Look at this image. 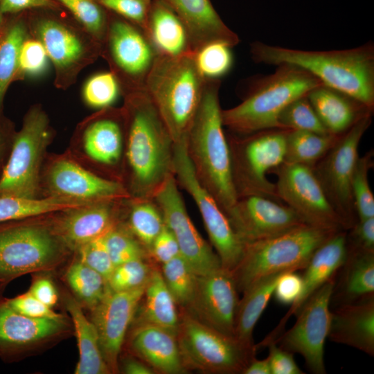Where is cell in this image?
I'll list each match as a JSON object with an SVG mask.
<instances>
[{
    "label": "cell",
    "instance_id": "1",
    "mask_svg": "<svg viewBox=\"0 0 374 374\" xmlns=\"http://www.w3.org/2000/svg\"><path fill=\"white\" fill-rule=\"evenodd\" d=\"M250 53L257 63L301 68L323 85L374 110V46L371 42L346 50L305 51L253 42Z\"/></svg>",
    "mask_w": 374,
    "mask_h": 374
},
{
    "label": "cell",
    "instance_id": "2",
    "mask_svg": "<svg viewBox=\"0 0 374 374\" xmlns=\"http://www.w3.org/2000/svg\"><path fill=\"white\" fill-rule=\"evenodd\" d=\"M220 85L219 79L206 80L186 148L199 181L226 215L238 197L233 180L229 145L223 130Z\"/></svg>",
    "mask_w": 374,
    "mask_h": 374
},
{
    "label": "cell",
    "instance_id": "3",
    "mask_svg": "<svg viewBox=\"0 0 374 374\" xmlns=\"http://www.w3.org/2000/svg\"><path fill=\"white\" fill-rule=\"evenodd\" d=\"M123 95L127 160L140 193L152 196L165 179L173 174L174 143L145 90Z\"/></svg>",
    "mask_w": 374,
    "mask_h": 374
},
{
    "label": "cell",
    "instance_id": "4",
    "mask_svg": "<svg viewBox=\"0 0 374 374\" xmlns=\"http://www.w3.org/2000/svg\"><path fill=\"white\" fill-rule=\"evenodd\" d=\"M206 82L195 64L194 53L177 57L157 56L145 90L174 144L186 141Z\"/></svg>",
    "mask_w": 374,
    "mask_h": 374
},
{
    "label": "cell",
    "instance_id": "5",
    "mask_svg": "<svg viewBox=\"0 0 374 374\" xmlns=\"http://www.w3.org/2000/svg\"><path fill=\"white\" fill-rule=\"evenodd\" d=\"M276 66L274 73L253 80L239 105L222 109L224 126L240 135L279 128L278 117L282 110L323 84L301 68L290 64Z\"/></svg>",
    "mask_w": 374,
    "mask_h": 374
},
{
    "label": "cell",
    "instance_id": "6",
    "mask_svg": "<svg viewBox=\"0 0 374 374\" xmlns=\"http://www.w3.org/2000/svg\"><path fill=\"white\" fill-rule=\"evenodd\" d=\"M64 10L26 12L29 34L44 46L55 71L54 86L66 90L80 72L101 55L102 46L72 16Z\"/></svg>",
    "mask_w": 374,
    "mask_h": 374
},
{
    "label": "cell",
    "instance_id": "7",
    "mask_svg": "<svg viewBox=\"0 0 374 374\" xmlns=\"http://www.w3.org/2000/svg\"><path fill=\"white\" fill-rule=\"evenodd\" d=\"M337 231L303 224L278 235L244 244L231 271L238 290L271 275L303 270L315 251Z\"/></svg>",
    "mask_w": 374,
    "mask_h": 374
},
{
    "label": "cell",
    "instance_id": "8",
    "mask_svg": "<svg viewBox=\"0 0 374 374\" xmlns=\"http://www.w3.org/2000/svg\"><path fill=\"white\" fill-rule=\"evenodd\" d=\"M289 130L266 129L228 141L233 180L238 198L254 195L282 202L275 183L267 179V173L283 163Z\"/></svg>",
    "mask_w": 374,
    "mask_h": 374
},
{
    "label": "cell",
    "instance_id": "9",
    "mask_svg": "<svg viewBox=\"0 0 374 374\" xmlns=\"http://www.w3.org/2000/svg\"><path fill=\"white\" fill-rule=\"evenodd\" d=\"M176 337L185 366L206 373H242L256 352L190 314L179 318Z\"/></svg>",
    "mask_w": 374,
    "mask_h": 374
},
{
    "label": "cell",
    "instance_id": "10",
    "mask_svg": "<svg viewBox=\"0 0 374 374\" xmlns=\"http://www.w3.org/2000/svg\"><path fill=\"white\" fill-rule=\"evenodd\" d=\"M101 55L116 78L121 93L145 90L147 78L158 56L143 30L108 11Z\"/></svg>",
    "mask_w": 374,
    "mask_h": 374
},
{
    "label": "cell",
    "instance_id": "11",
    "mask_svg": "<svg viewBox=\"0 0 374 374\" xmlns=\"http://www.w3.org/2000/svg\"><path fill=\"white\" fill-rule=\"evenodd\" d=\"M373 114L341 134L329 151L312 168L330 204L349 229L358 221L351 181L361 139L371 125Z\"/></svg>",
    "mask_w": 374,
    "mask_h": 374
},
{
    "label": "cell",
    "instance_id": "12",
    "mask_svg": "<svg viewBox=\"0 0 374 374\" xmlns=\"http://www.w3.org/2000/svg\"><path fill=\"white\" fill-rule=\"evenodd\" d=\"M172 169L177 181L195 202L222 267L232 271L242 258L244 244L216 200L199 181L186 141L173 145Z\"/></svg>",
    "mask_w": 374,
    "mask_h": 374
},
{
    "label": "cell",
    "instance_id": "13",
    "mask_svg": "<svg viewBox=\"0 0 374 374\" xmlns=\"http://www.w3.org/2000/svg\"><path fill=\"white\" fill-rule=\"evenodd\" d=\"M50 136L47 114L32 107L16 134L9 160L0 178V195L35 198L42 154Z\"/></svg>",
    "mask_w": 374,
    "mask_h": 374
},
{
    "label": "cell",
    "instance_id": "14",
    "mask_svg": "<svg viewBox=\"0 0 374 374\" xmlns=\"http://www.w3.org/2000/svg\"><path fill=\"white\" fill-rule=\"evenodd\" d=\"M269 172L276 175L280 200L306 224L335 231L349 229L330 204L312 167L283 162Z\"/></svg>",
    "mask_w": 374,
    "mask_h": 374
},
{
    "label": "cell",
    "instance_id": "15",
    "mask_svg": "<svg viewBox=\"0 0 374 374\" xmlns=\"http://www.w3.org/2000/svg\"><path fill=\"white\" fill-rule=\"evenodd\" d=\"M335 278L311 295L295 315L294 326L274 341L283 349L301 355L309 371L314 374L326 373L324 345L330 327V301Z\"/></svg>",
    "mask_w": 374,
    "mask_h": 374
},
{
    "label": "cell",
    "instance_id": "16",
    "mask_svg": "<svg viewBox=\"0 0 374 374\" xmlns=\"http://www.w3.org/2000/svg\"><path fill=\"white\" fill-rule=\"evenodd\" d=\"M59 258L57 243L46 229L30 225L0 228V285L52 268Z\"/></svg>",
    "mask_w": 374,
    "mask_h": 374
},
{
    "label": "cell",
    "instance_id": "17",
    "mask_svg": "<svg viewBox=\"0 0 374 374\" xmlns=\"http://www.w3.org/2000/svg\"><path fill=\"white\" fill-rule=\"evenodd\" d=\"M154 197L165 225L172 232L181 256L197 276L222 267L220 260L202 238L192 222L173 174L168 176L154 191Z\"/></svg>",
    "mask_w": 374,
    "mask_h": 374
},
{
    "label": "cell",
    "instance_id": "18",
    "mask_svg": "<svg viewBox=\"0 0 374 374\" xmlns=\"http://www.w3.org/2000/svg\"><path fill=\"white\" fill-rule=\"evenodd\" d=\"M226 217L244 244L306 224L285 204L254 195L239 197Z\"/></svg>",
    "mask_w": 374,
    "mask_h": 374
},
{
    "label": "cell",
    "instance_id": "19",
    "mask_svg": "<svg viewBox=\"0 0 374 374\" xmlns=\"http://www.w3.org/2000/svg\"><path fill=\"white\" fill-rule=\"evenodd\" d=\"M238 291L231 271L221 267L197 276L194 294L187 307L200 321L234 337Z\"/></svg>",
    "mask_w": 374,
    "mask_h": 374
},
{
    "label": "cell",
    "instance_id": "20",
    "mask_svg": "<svg viewBox=\"0 0 374 374\" xmlns=\"http://www.w3.org/2000/svg\"><path fill=\"white\" fill-rule=\"evenodd\" d=\"M146 285V284H145ZM145 285L136 289L115 292L109 289L93 309V323L100 349L110 371L118 368V357L130 322L141 301Z\"/></svg>",
    "mask_w": 374,
    "mask_h": 374
},
{
    "label": "cell",
    "instance_id": "21",
    "mask_svg": "<svg viewBox=\"0 0 374 374\" xmlns=\"http://www.w3.org/2000/svg\"><path fill=\"white\" fill-rule=\"evenodd\" d=\"M346 232L347 230L335 233L315 251L303 269L302 289L298 298L261 345L275 341L283 332L288 319L298 313L312 294L336 276L346 258Z\"/></svg>",
    "mask_w": 374,
    "mask_h": 374
},
{
    "label": "cell",
    "instance_id": "22",
    "mask_svg": "<svg viewBox=\"0 0 374 374\" xmlns=\"http://www.w3.org/2000/svg\"><path fill=\"white\" fill-rule=\"evenodd\" d=\"M48 186L52 196L91 202H107L125 194L119 184L69 160H60L52 166Z\"/></svg>",
    "mask_w": 374,
    "mask_h": 374
},
{
    "label": "cell",
    "instance_id": "23",
    "mask_svg": "<svg viewBox=\"0 0 374 374\" xmlns=\"http://www.w3.org/2000/svg\"><path fill=\"white\" fill-rule=\"evenodd\" d=\"M178 16L189 35L194 53L202 46L221 42L238 44V35L222 21L211 0H161Z\"/></svg>",
    "mask_w": 374,
    "mask_h": 374
},
{
    "label": "cell",
    "instance_id": "24",
    "mask_svg": "<svg viewBox=\"0 0 374 374\" xmlns=\"http://www.w3.org/2000/svg\"><path fill=\"white\" fill-rule=\"evenodd\" d=\"M328 338L374 355V296L331 310Z\"/></svg>",
    "mask_w": 374,
    "mask_h": 374
},
{
    "label": "cell",
    "instance_id": "25",
    "mask_svg": "<svg viewBox=\"0 0 374 374\" xmlns=\"http://www.w3.org/2000/svg\"><path fill=\"white\" fill-rule=\"evenodd\" d=\"M133 351L154 370L163 373H184L186 366L176 335L163 328L141 323L131 338Z\"/></svg>",
    "mask_w": 374,
    "mask_h": 374
},
{
    "label": "cell",
    "instance_id": "26",
    "mask_svg": "<svg viewBox=\"0 0 374 374\" xmlns=\"http://www.w3.org/2000/svg\"><path fill=\"white\" fill-rule=\"evenodd\" d=\"M63 319L32 318L12 309L7 300L0 302V353L8 354L59 333Z\"/></svg>",
    "mask_w": 374,
    "mask_h": 374
},
{
    "label": "cell",
    "instance_id": "27",
    "mask_svg": "<svg viewBox=\"0 0 374 374\" xmlns=\"http://www.w3.org/2000/svg\"><path fill=\"white\" fill-rule=\"evenodd\" d=\"M316 114L330 133L341 134L373 111L347 94L320 85L307 95Z\"/></svg>",
    "mask_w": 374,
    "mask_h": 374
},
{
    "label": "cell",
    "instance_id": "28",
    "mask_svg": "<svg viewBox=\"0 0 374 374\" xmlns=\"http://www.w3.org/2000/svg\"><path fill=\"white\" fill-rule=\"evenodd\" d=\"M144 33L158 55L177 57L193 53L184 25L161 0H152Z\"/></svg>",
    "mask_w": 374,
    "mask_h": 374
},
{
    "label": "cell",
    "instance_id": "29",
    "mask_svg": "<svg viewBox=\"0 0 374 374\" xmlns=\"http://www.w3.org/2000/svg\"><path fill=\"white\" fill-rule=\"evenodd\" d=\"M347 251V250H346ZM330 304L336 306L355 303L374 296V252L348 251L339 269Z\"/></svg>",
    "mask_w": 374,
    "mask_h": 374
},
{
    "label": "cell",
    "instance_id": "30",
    "mask_svg": "<svg viewBox=\"0 0 374 374\" xmlns=\"http://www.w3.org/2000/svg\"><path fill=\"white\" fill-rule=\"evenodd\" d=\"M112 219L106 202L73 209L61 222L59 235L69 246L79 249L103 235L112 227Z\"/></svg>",
    "mask_w": 374,
    "mask_h": 374
},
{
    "label": "cell",
    "instance_id": "31",
    "mask_svg": "<svg viewBox=\"0 0 374 374\" xmlns=\"http://www.w3.org/2000/svg\"><path fill=\"white\" fill-rule=\"evenodd\" d=\"M282 274L256 281L242 292L243 297L239 300L234 337L244 347L253 352L257 349L253 339V329L273 296L278 279Z\"/></svg>",
    "mask_w": 374,
    "mask_h": 374
},
{
    "label": "cell",
    "instance_id": "32",
    "mask_svg": "<svg viewBox=\"0 0 374 374\" xmlns=\"http://www.w3.org/2000/svg\"><path fill=\"white\" fill-rule=\"evenodd\" d=\"M66 308L74 324L79 350V360L75 373H109L110 370L104 359L93 323L86 318L80 303L72 297L66 299Z\"/></svg>",
    "mask_w": 374,
    "mask_h": 374
},
{
    "label": "cell",
    "instance_id": "33",
    "mask_svg": "<svg viewBox=\"0 0 374 374\" xmlns=\"http://www.w3.org/2000/svg\"><path fill=\"white\" fill-rule=\"evenodd\" d=\"M122 127L116 118L100 116L86 126L83 145L87 155L105 164L116 163L121 154Z\"/></svg>",
    "mask_w": 374,
    "mask_h": 374
},
{
    "label": "cell",
    "instance_id": "34",
    "mask_svg": "<svg viewBox=\"0 0 374 374\" xmlns=\"http://www.w3.org/2000/svg\"><path fill=\"white\" fill-rule=\"evenodd\" d=\"M142 299L143 306L141 323L155 325L176 335L179 322L177 303L158 270H152Z\"/></svg>",
    "mask_w": 374,
    "mask_h": 374
},
{
    "label": "cell",
    "instance_id": "35",
    "mask_svg": "<svg viewBox=\"0 0 374 374\" xmlns=\"http://www.w3.org/2000/svg\"><path fill=\"white\" fill-rule=\"evenodd\" d=\"M26 12L15 14L6 20V29L0 43V110L10 84L19 80V53L30 34Z\"/></svg>",
    "mask_w": 374,
    "mask_h": 374
},
{
    "label": "cell",
    "instance_id": "36",
    "mask_svg": "<svg viewBox=\"0 0 374 374\" xmlns=\"http://www.w3.org/2000/svg\"><path fill=\"white\" fill-rule=\"evenodd\" d=\"M98 202L51 196L44 199L0 195V223L60 211H71Z\"/></svg>",
    "mask_w": 374,
    "mask_h": 374
},
{
    "label": "cell",
    "instance_id": "37",
    "mask_svg": "<svg viewBox=\"0 0 374 374\" xmlns=\"http://www.w3.org/2000/svg\"><path fill=\"white\" fill-rule=\"evenodd\" d=\"M341 134L290 130L283 162L312 167L335 145Z\"/></svg>",
    "mask_w": 374,
    "mask_h": 374
},
{
    "label": "cell",
    "instance_id": "38",
    "mask_svg": "<svg viewBox=\"0 0 374 374\" xmlns=\"http://www.w3.org/2000/svg\"><path fill=\"white\" fill-rule=\"evenodd\" d=\"M66 279L75 295L92 310L109 290L107 280L80 260L69 267Z\"/></svg>",
    "mask_w": 374,
    "mask_h": 374
},
{
    "label": "cell",
    "instance_id": "39",
    "mask_svg": "<svg viewBox=\"0 0 374 374\" xmlns=\"http://www.w3.org/2000/svg\"><path fill=\"white\" fill-rule=\"evenodd\" d=\"M163 279L175 301L187 307L191 301L197 275L180 255L162 264Z\"/></svg>",
    "mask_w": 374,
    "mask_h": 374
},
{
    "label": "cell",
    "instance_id": "40",
    "mask_svg": "<svg viewBox=\"0 0 374 374\" xmlns=\"http://www.w3.org/2000/svg\"><path fill=\"white\" fill-rule=\"evenodd\" d=\"M100 44L105 37L108 11L95 0H55Z\"/></svg>",
    "mask_w": 374,
    "mask_h": 374
},
{
    "label": "cell",
    "instance_id": "41",
    "mask_svg": "<svg viewBox=\"0 0 374 374\" xmlns=\"http://www.w3.org/2000/svg\"><path fill=\"white\" fill-rule=\"evenodd\" d=\"M371 149L358 157L351 181V190L358 220L374 217V197L368 182V172L374 166Z\"/></svg>",
    "mask_w": 374,
    "mask_h": 374
},
{
    "label": "cell",
    "instance_id": "42",
    "mask_svg": "<svg viewBox=\"0 0 374 374\" xmlns=\"http://www.w3.org/2000/svg\"><path fill=\"white\" fill-rule=\"evenodd\" d=\"M231 48L226 43L213 42L194 52L195 64L206 80H220L231 71L233 64Z\"/></svg>",
    "mask_w": 374,
    "mask_h": 374
},
{
    "label": "cell",
    "instance_id": "43",
    "mask_svg": "<svg viewBox=\"0 0 374 374\" xmlns=\"http://www.w3.org/2000/svg\"><path fill=\"white\" fill-rule=\"evenodd\" d=\"M278 124L281 129L322 134L330 133L316 114L307 95L294 100L284 108L278 115Z\"/></svg>",
    "mask_w": 374,
    "mask_h": 374
},
{
    "label": "cell",
    "instance_id": "44",
    "mask_svg": "<svg viewBox=\"0 0 374 374\" xmlns=\"http://www.w3.org/2000/svg\"><path fill=\"white\" fill-rule=\"evenodd\" d=\"M130 224L136 238L149 249L165 225L159 208L149 202L134 206L130 214Z\"/></svg>",
    "mask_w": 374,
    "mask_h": 374
},
{
    "label": "cell",
    "instance_id": "45",
    "mask_svg": "<svg viewBox=\"0 0 374 374\" xmlns=\"http://www.w3.org/2000/svg\"><path fill=\"white\" fill-rule=\"evenodd\" d=\"M121 93L120 84L109 71L91 76L84 83L82 96L90 107L98 109L109 107Z\"/></svg>",
    "mask_w": 374,
    "mask_h": 374
},
{
    "label": "cell",
    "instance_id": "46",
    "mask_svg": "<svg viewBox=\"0 0 374 374\" xmlns=\"http://www.w3.org/2000/svg\"><path fill=\"white\" fill-rule=\"evenodd\" d=\"M152 270L143 259L132 260L116 266L107 280L109 289L127 291L145 285Z\"/></svg>",
    "mask_w": 374,
    "mask_h": 374
},
{
    "label": "cell",
    "instance_id": "47",
    "mask_svg": "<svg viewBox=\"0 0 374 374\" xmlns=\"http://www.w3.org/2000/svg\"><path fill=\"white\" fill-rule=\"evenodd\" d=\"M50 60L42 44L29 35L21 44L19 53L18 78H35L45 73Z\"/></svg>",
    "mask_w": 374,
    "mask_h": 374
},
{
    "label": "cell",
    "instance_id": "48",
    "mask_svg": "<svg viewBox=\"0 0 374 374\" xmlns=\"http://www.w3.org/2000/svg\"><path fill=\"white\" fill-rule=\"evenodd\" d=\"M103 238L115 267L132 260L143 259L144 251L141 244L126 232L112 227Z\"/></svg>",
    "mask_w": 374,
    "mask_h": 374
},
{
    "label": "cell",
    "instance_id": "49",
    "mask_svg": "<svg viewBox=\"0 0 374 374\" xmlns=\"http://www.w3.org/2000/svg\"><path fill=\"white\" fill-rule=\"evenodd\" d=\"M111 12L145 30L152 0H95Z\"/></svg>",
    "mask_w": 374,
    "mask_h": 374
},
{
    "label": "cell",
    "instance_id": "50",
    "mask_svg": "<svg viewBox=\"0 0 374 374\" xmlns=\"http://www.w3.org/2000/svg\"><path fill=\"white\" fill-rule=\"evenodd\" d=\"M103 235L78 249L79 260L101 274L107 280L115 265L105 245Z\"/></svg>",
    "mask_w": 374,
    "mask_h": 374
},
{
    "label": "cell",
    "instance_id": "51",
    "mask_svg": "<svg viewBox=\"0 0 374 374\" xmlns=\"http://www.w3.org/2000/svg\"><path fill=\"white\" fill-rule=\"evenodd\" d=\"M346 250L374 252V217L358 220L347 230Z\"/></svg>",
    "mask_w": 374,
    "mask_h": 374
},
{
    "label": "cell",
    "instance_id": "52",
    "mask_svg": "<svg viewBox=\"0 0 374 374\" xmlns=\"http://www.w3.org/2000/svg\"><path fill=\"white\" fill-rule=\"evenodd\" d=\"M8 305L19 313L32 318L63 319V317L52 310L36 299L29 292L13 299H7Z\"/></svg>",
    "mask_w": 374,
    "mask_h": 374
},
{
    "label": "cell",
    "instance_id": "53",
    "mask_svg": "<svg viewBox=\"0 0 374 374\" xmlns=\"http://www.w3.org/2000/svg\"><path fill=\"white\" fill-rule=\"evenodd\" d=\"M301 289V276L296 271H287L278 278L273 296L280 304L292 305L298 298Z\"/></svg>",
    "mask_w": 374,
    "mask_h": 374
},
{
    "label": "cell",
    "instance_id": "54",
    "mask_svg": "<svg viewBox=\"0 0 374 374\" xmlns=\"http://www.w3.org/2000/svg\"><path fill=\"white\" fill-rule=\"evenodd\" d=\"M266 346L269 348L271 374H303L304 372L295 362L293 353L283 349L276 342H270Z\"/></svg>",
    "mask_w": 374,
    "mask_h": 374
},
{
    "label": "cell",
    "instance_id": "55",
    "mask_svg": "<svg viewBox=\"0 0 374 374\" xmlns=\"http://www.w3.org/2000/svg\"><path fill=\"white\" fill-rule=\"evenodd\" d=\"M150 250L155 259L162 264L180 255L176 238L166 225L154 239Z\"/></svg>",
    "mask_w": 374,
    "mask_h": 374
},
{
    "label": "cell",
    "instance_id": "56",
    "mask_svg": "<svg viewBox=\"0 0 374 374\" xmlns=\"http://www.w3.org/2000/svg\"><path fill=\"white\" fill-rule=\"evenodd\" d=\"M37 9L62 10L63 7L55 0H0L3 16Z\"/></svg>",
    "mask_w": 374,
    "mask_h": 374
},
{
    "label": "cell",
    "instance_id": "57",
    "mask_svg": "<svg viewBox=\"0 0 374 374\" xmlns=\"http://www.w3.org/2000/svg\"><path fill=\"white\" fill-rule=\"evenodd\" d=\"M46 305L52 308L57 301V293L53 283L48 278L36 280L28 291Z\"/></svg>",
    "mask_w": 374,
    "mask_h": 374
},
{
    "label": "cell",
    "instance_id": "58",
    "mask_svg": "<svg viewBox=\"0 0 374 374\" xmlns=\"http://www.w3.org/2000/svg\"><path fill=\"white\" fill-rule=\"evenodd\" d=\"M244 374H271L269 357L257 359L255 357L242 372Z\"/></svg>",
    "mask_w": 374,
    "mask_h": 374
},
{
    "label": "cell",
    "instance_id": "59",
    "mask_svg": "<svg viewBox=\"0 0 374 374\" xmlns=\"http://www.w3.org/2000/svg\"><path fill=\"white\" fill-rule=\"evenodd\" d=\"M123 371L127 374L154 373V370L150 366L134 359H128L125 362Z\"/></svg>",
    "mask_w": 374,
    "mask_h": 374
},
{
    "label": "cell",
    "instance_id": "60",
    "mask_svg": "<svg viewBox=\"0 0 374 374\" xmlns=\"http://www.w3.org/2000/svg\"><path fill=\"white\" fill-rule=\"evenodd\" d=\"M6 29V21L3 20V22L0 27V43L4 36L5 32Z\"/></svg>",
    "mask_w": 374,
    "mask_h": 374
},
{
    "label": "cell",
    "instance_id": "61",
    "mask_svg": "<svg viewBox=\"0 0 374 374\" xmlns=\"http://www.w3.org/2000/svg\"><path fill=\"white\" fill-rule=\"evenodd\" d=\"M3 16L0 12V27L1 26L3 22Z\"/></svg>",
    "mask_w": 374,
    "mask_h": 374
}]
</instances>
